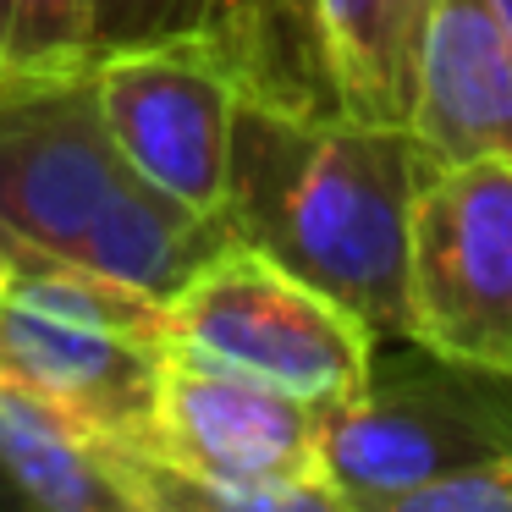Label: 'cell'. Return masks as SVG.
<instances>
[{
	"instance_id": "15",
	"label": "cell",
	"mask_w": 512,
	"mask_h": 512,
	"mask_svg": "<svg viewBox=\"0 0 512 512\" xmlns=\"http://www.w3.org/2000/svg\"><path fill=\"white\" fill-rule=\"evenodd\" d=\"M0 507H23V496H17L12 485H6V474H0Z\"/></svg>"
},
{
	"instance_id": "14",
	"label": "cell",
	"mask_w": 512,
	"mask_h": 512,
	"mask_svg": "<svg viewBox=\"0 0 512 512\" xmlns=\"http://www.w3.org/2000/svg\"><path fill=\"white\" fill-rule=\"evenodd\" d=\"M490 12H496L501 34H507V45H512V0H490Z\"/></svg>"
},
{
	"instance_id": "11",
	"label": "cell",
	"mask_w": 512,
	"mask_h": 512,
	"mask_svg": "<svg viewBox=\"0 0 512 512\" xmlns=\"http://www.w3.org/2000/svg\"><path fill=\"white\" fill-rule=\"evenodd\" d=\"M435 0H303L325 94L342 116L408 127L413 67Z\"/></svg>"
},
{
	"instance_id": "1",
	"label": "cell",
	"mask_w": 512,
	"mask_h": 512,
	"mask_svg": "<svg viewBox=\"0 0 512 512\" xmlns=\"http://www.w3.org/2000/svg\"><path fill=\"white\" fill-rule=\"evenodd\" d=\"M430 166L408 127L237 94L215 215L380 342H408V221Z\"/></svg>"
},
{
	"instance_id": "6",
	"label": "cell",
	"mask_w": 512,
	"mask_h": 512,
	"mask_svg": "<svg viewBox=\"0 0 512 512\" xmlns=\"http://www.w3.org/2000/svg\"><path fill=\"white\" fill-rule=\"evenodd\" d=\"M100 116L94 61L0 67V226L61 259L89 254L111 204L133 188Z\"/></svg>"
},
{
	"instance_id": "4",
	"label": "cell",
	"mask_w": 512,
	"mask_h": 512,
	"mask_svg": "<svg viewBox=\"0 0 512 512\" xmlns=\"http://www.w3.org/2000/svg\"><path fill=\"white\" fill-rule=\"evenodd\" d=\"M171 353L276 386L309 408L358 397L380 336L276 259L226 243L166 303Z\"/></svg>"
},
{
	"instance_id": "2",
	"label": "cell",
	"mask_w": 512,
	"mask_h": 512,
	"mask_svg": "<svg viewBox=\"0 0 512 512\" xmlns=\"http://www.w3.org/2000/svg\"><path fill=\"white\" fill-rule=\"evenodd\" d=\"M149 512H336L320 408L171 353L149 430Z\"/></svg>"
},
{
	"instance_id": "12",
	"label": "cell",
	"mask_w": 512,
	"mask_h": 512,
	"mask_svg": "<svg viewBox=\"0 0 512 512\" xmlns=\"http://www.w3.org/2000/svg\"><path fill=\"white\" fill-rule=\"evenodd\" d=\"M89 56V0H12L0 67H56Z\"/></svg>"
},
{
	"instance_id": "3",
	"label": "cell",
	"mask_w": 512,
	"mask_h": 512,
	"mask_svg": "<svg viewBox=\"0 0 512 512\" xmlns=\"http://www.w3.org/2000/svg\"><path fill=\"white\" fill-rule=\"evenodd\" d=\"M369 364L358 397L320 413V485L336 512H402L424 485L512 446V380L413 342Z\"/></svg>"
},
{
	"instance_id": "8",
	"label": "cell",
	"mask_w": 512,
	"mask_h": 512,
	"mask_svg": "<svg viewBox=\"0 0 512 512\" xmlns=\"http://www.w3.org/2000/svg\"><path fill=\"white\" fill-rule=\"evenodd\" d=\"M166 358L171 342L160 331L0 298V380L45 397L116 446L149 452Z\"/></svg>"
},
{
	"instance_id": "13",
	"label": "cell",
	"mask_w": 512,
	"mask_h": 512,
	"mask_svg": "<svg viewBox=\"0 0 512 512\" xmlns=\"http://www.w3.org/2000/svg\"><path fill=\"white\" fill-rule=\"evenodd\" d=\"M402 512H512V446L490 452L485 463L463 468L441 485H424L419 496H408Z\"/></svg>"
},
{
	"instance_id": "7",
	"label": "cell",
	"mask_w": 512,
	"mask_h": 512,
	"mask_svg": "<svg viewBox=\"0 0 512 512\" xmlns=\"http://www.w3.org/2000/svg\"><path fill=\"white\" fill-rule=\"evenodd\" d=\"M100 116L133 177L215 215L226 193V149L243 78L210 34H182L94 56Z\"/></svg>"
},
{
	"instance_id": "10",
	"label": "cell",
	"mask_w": 512,
	"mask_h": 512,
	"mask_svg": "<svg viewBox=\"0 0 512 512\" xmlns=\"http://www.w3.org/2000/svg\"><path fill=\"white\" fill-rule=\"evenodd\" d=\"M149 457L0 380V474L45 512H149Z\"/></svg>"
},
{
	"instance_id": "5",
	"label": "cell",
	"mask_w": 512,
	"mask_h": 512,
	"mask_svg": "<svg viewBox=\"0 0 512 512\" xmlns=\"http://www.w3.org/2000/svg\"><path fill=\"white\" fill-rule=\"evenodd\" d=\"M408 342L512 380V160L424 171L408 221Z\"/></svg>"
},
{
	"instance_id": "9",
	"label": "cell",
	"mask_w": 512,
	"mask_h": 512,
	"mask_svg": "<svg viewBox=\"0 0 512 512\" xmlns=\"http://www.w3.org/2000/svg\"><path fill=\"white\" fill-rule=\"evenodd\" d=\"M408 133L435 166L512 160V45L490 0H435L413 67Z\"/></svg>"
},
{
	"instance_id": "16",
	"label": "cell",
	"mask_w": 512,
	"mask_h": 512,
	"mask_svg": "<svg viewBox=\"0 0 512 512\" xmlns=\"http://www.w3.org/2000/svg\"><path fill=\"white\" fill-rule=\"evenodd\" d=\"M6 17H12V0H0V34H6Z\"/></svg>"
}]
</instances>
